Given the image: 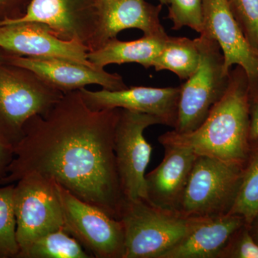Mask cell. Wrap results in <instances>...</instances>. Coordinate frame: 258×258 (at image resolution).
<instances>
[{"label": "cell", "mask_w": 258, "mask_h": 258, "mask_svg": "<svg viewBox=\"0 0 258 258\" xmlns=\"http://www.w3.org/2000/svg\"><path fill=\"white\" fill-rule=\"evenodd\" d=\"M241 31L258 54V0H227Z\"/></svg>", "instance_id": "24"}, {"label": "cell", "mask_w": 258, "mask_h": 258, "mask_svg": "<svg viewBox=\"0 0 258 258\" xmlns=\"http://www.w3.org/2000/svg\"><path fill=\"white\" fill-rule=\"evenodd\" d=\"M14 158L13 147L0 138V181L6 175L7 169Z\"/></svg>", "instance_id": "28"}, {"label": "cell", "mask_w": 258, "mask_h": 258, "mask_svg": "<svg viewBox=\"0 0 258 258\" xmlns=\"http://www.w3.org/2000/svg\"><path fill=\"white\" fill-rule=\"evenodd\" d=\"M15 184L0 186V258H18L20 251L16 237Z\"/></svg>", "instance_id": "22"}, {"label": "cell", "mask_w": 258, "mask_h": 258, "mask_svg": "<svg viewBox=\"0 0 258 258\" xmlns=\"http://www.w3.org/2000/svg\"><path fill=\"white\" fill-rule=\"evenodd\" d=\"M230 214L242 217L247 225L258 215V137L250 140L240 189Z\"/></svg>", "instance_id": "20"}, {"label": "cell", "mask_w": 258, "mask_h": 258, "mask_svg": "<svg viewBox=\"0 0 258 258\" xmlns=\"http://www.w3.org/2000/svg\"><path fill=\"white\" fill-rule=\"evenodd\" d=\"M248 99L251 140L258 137V78L249 80Z\"/></svg>", "instance_id": "26"}, {"label": "cell", "mask_w": 258, "mask_h": 258, "mask_svg": "<svg viewBox=\"0 0 258 258\" xmlns=\"http://www.w3.org/2000/svg\"><path fill=\"white\" fill-rule=\"evenodd\" d=\"M57 186L66 231L92 257L123 258L124 230L120 220Z\"/></svg>", "instance_id": "9"}, {"label": "cell", "mask_w": 258, "mask_h": 258, "mask_svg": "<svg viewBox=\"0 0 258 258\" xmlns=\"http://www.w3.org/2000/svg\"><path fill=\"white\" fill-rule=\"evenodd\" d=\"M0 48L17 55L59 57L96 68L88 60L86 45L62 40L47 25L36 22L0 24Z\"/></svg>", "instance_id": "13"}, {"label": "cell", "mask_w": 258, "mask_h": 258, "mask_svg": "<svg viewBox=\"0 0 258 258\" xmlns=\"http://www.w3.org/2000/svg\"><path fill=\"white\" fill-rule=\"evenodd\" d=\"M200 61V50L195 39L168 36L152 68L157 71H170L185 81L196 72Z\"/></svg>", "instance_id": "19"}, {"label": "cell", "mask_w": 258, "mask_h": 258, "mask_svg": "<svg viewBox=\"0 0 258 258\" xmlns=\"http://www.w3.org/2000/svg\"><path fill=\"white\" fill-rule=\"evenodd\" d=\"M203 35L220 45L225 69L240 66L249 80L258 78V54L249 45L236 21L227 0H203ZM200 34V35H202Z\"/></svg>", "instance_id": "15"}, {"label": "cell", "mask_w": 258, "mask_h": 258, "mask_svg": "<svg viewBox=\"0 0 258 258\" xmlns=\"http://www.w3.org/2000/svg\"><path fill=\"white\" fill-rule=\"evenodd\" d=\"M0 63L25 68L61 92L79 91L88 85H98L103 89L118 91L128 87L118 74L90 67L59 57H33L15 55L0 48Z\"/></svg>", "instance_id": "11"}, {"label": "cell", "mask_w": 258, "mask_h": 258, "mask_svg": "<svg viewBox=\"0 0 258 258\" xmlns=\"http://www.w3.org/2000/svg\"><path fill=\"white\" fill-rule=\"evenodd\" d=\"M45 24L62 40H74L92 50L98 29L97 0H30L25 14L0 24Z\"/></svg>", "instance_id": "10"}, {"label": "cell", "mask_w": 258, "mask_h": 258, "mask_svg": "<svg viewBox=\"0 0 258 258\" xmlns=\"http://www.w3.org/2000/svg\"><path fill=\"white\" fill-rule=\"evenodd\" d=\"M163 5L168 7L173 30L187 27L200 35L203 33V0H164Z\"/></svg>", "instance_id": "23"}, {"label": "cell", "mask_w": 258, "mask_h": 258, "mask_svg": "<svg viewBox=\"0 0 258 258\" xmlns=\"http://www.w3.org/2000/svg\"><path fill=\"white\" fill-rule=\"evenodd\" d=\"M248 88L245 71L236 66L225 95L205 121L189 133L166 132L159 137V143L189 148L198 155L244 166L250 147Z\"/></svg>", "instance_id": "2"}, {"label": "cell", "mask_w": 258, "mask_h": 258, "mask_svg": "<svg viewBox=\"0 0 258 258\" xmlns=\"http://www.w3.org/2000/svg\"><path fill=\"white\" fill-rule=\"evenodd\" d=\"M119 113L93 111L79 91L64 93L46 115L27 120L0 186L37 174L119 220L125 203L114 151Z\"/></svg>", "instance_id": "1"}, {"label": "cell", "mask_w": 258, "mask_h": 258, "mask_svg": "<svg viewBox=\"0 0 258 258\" xmlns=\"http://www.w3.org/2000/svg\"><path fill=\"white\" fill-rule=\"evenodd\" d=\"M203 219L185 217L147 200L125 201L119 219L124 230L123 258H161Z\"/></svg>", "instance_id": "3"}, {"label": "cell", "mask_w": 258, "mask_h": 258, "mask_svg": "<svg viewBox=\"0 0 258 258\" xmlns=\"http://www.w3.org/2000/svg\"><path fill=\"white\" fill-rule=\"evenodd\" d=\"M249 227L254 240L258 243V215L255 217V219L252 221V223L249 225Z\"/></svg>", "instance_id": "29"}, {"label": "cell", "mask_w": 258, "mask_h": 258, "mask_svg": "<svg viewBox=\"0 0 258 258\" xmlns=\"http://www.w3.org/2000/svg\"><path fill=\"white\" fill-rule=\"evenodd\" d=\"M161 124L152 115L120 108L115 127L114 151L117 171L125 201L147 200L146 170L152 147L144 137L151 125Z\"/></svg>", "instance_id": "8"}, {"label": "cell", "mask_w": 258, "mask_h": 258, "mask_svg": "<svg viewBox=\"0 0 258 258\" xmlns=\"http://www.w3.org/2000/svg\"><path fill=\"white\" fill-rule=\"evenodd\" d=\"M163 147L162 161L146 174L147 200L159 208L177 212L198 154L180 146L165 144Z\"/></svg>", "instance_id": "16"}, {"label": "cell", "mask_w": 258, "mask_h": 258, "mask_svg": "<svg viewBox=\"0 0 258 258\" xmlns=\"http://www.w3.org/2000/svg\"><path fill=\"white\" fill-rule=\"evenodd\" d=\"M92 257L79 241L64 230L42 236L21 251L18 258Z\"/></svg>", "instance_id": "21"}, {"label": "cell", "mask_w": 258, "mask_h": 258, "mask_svg": "<svg viewBox=\"0 0 258 258\" xmlns=\"http://www.w3.org/2000/svg\"><path fill=\"white\" fill-rule=\"evenodd\" d=\"M30 2V0H0V23L23 17Z\"/></svg>", "instance_id": "27"}, {"label": "cell", "mask_w": 258, "mask_h": 258, "mask_svg": "<svg viewBox=\"0 0 258 258\" xmlns=\"http://www.w3.org/2000/svg\"><path fill=\"white\" fill-rule=\"evenodd\" d=\"M243 167L198 155L177 212L193 218L230 214L240 189Z\"/></svg>", "instance_id": "6"}, {"label": "cell", "mask_w": 258, "mask_h": 258, "mask_svg": "<svg viewBox=\"0 0 258 258\" xmlns=\"http://www.w3.org/2000/svg\"><path fill=\"white\" fill-rule=\"evenodd\" d=\"M63 96L30 70L0 63V138L13 149L27 120L46 115Z\"/></svg>", "instance_id": "4"}, {"label": "cell", "mask_w": 258, "mask_h": 258, "mask_svg": "<svg viewBox=\"0 0 258 258\" xmlns=\"http://www.w3.org/2000/svg\"><path fill=\"white\" fill-rule=\"evenodd\" d=\"M245 224L242 217L233 214L203 219L161 258H219L231 237Z\"/></svg>", "instance_id": "17"}, {"label": "cell", "mask_w": 258, "mask_h": 258, "mask_svg": "<svg viewBox=\"0 0 258 258\" xmlns=\"http://www.w3.org/2000/svg\"><path fill=\"white\" fill-rule=\"evenodd\" d=\"M169 35H144L131 41H121L117 38L110 40L98 50L88 52L90 62L99 69L108 64L135 63L146 69L153 67Z\"/></svg>", "instance_id": "18"}, {"label": "cell", "mask_w": 258, "mask_h": 258, "mask_svg": "<svg viewBox=\"0 0 258 258\" xmlns=\"http://www.w3.org/2000/svg\"><path fill=\"white\" fill-rule=\"evenodd\" d=\"M163 1L97 0L98 29L91 51L98 50L128 29H138L144 35L167 34L160 20Z\"/></svg>", "instance_id": "14"}, {"label": "cell", "mask_w": 258, "mask_h": 258, "mask_svg": "<svg viewBox=\"0 0 258 258\" xmlns=\"http://www.w3.org/2000/svg\"><path fill=\"white\" fill-rule=\"evenodd\" d=\"M195 40L200 52V64L196 72L180 86L177 123L172 129L178 134L196 130L225 95L230 83V72L225 71L218 43L203 34Z\"/></svg>", "instance_id": "5"}, {"label": "cell", "mask_w": 258, "mask_h": 258, "mask_svg": "<svg viewBox=\"0 0 258 258\" xmlns=\"http://www.w3.org/2000/svg\"><path fill=\"white\" fill-rule=\"evenodd\" d=\"M219 258H258V243L249 225L245 224L234 234Z\"/></svg>", "instance_id": "25"}, {"label": "cell", "mask_w": 258, "mask_h": 258, "mask_svg": "<svg viewBox=\"0 0 258 258\" xmlns=\"http://www.w3.org/2000/svg\"><path fill=\"white\" fill-rule=\"evenodd\" d=\"M83 101L93 111L121 108L152 115L161 125L174 129L178 119L180 86L155 88L132 86L118 91L79 90Z\"/></svg>", "instance_id": "12"}, {"label": "cell", "mask_w": 258, "mask_h": 258, "mask_svg": "<svg viewBox=\"0 0 258 258\" xmlns=\"http://www.w3.org/2000/svg\"><path fill=\"white\" fill-rule=\"evenodd\" d=\"M14 209L20 252L42 236L66 231L57 183L52 180L35 174L19 180L15 184Z\"/></svg>", "instance_id": "7"}]
</instances>
